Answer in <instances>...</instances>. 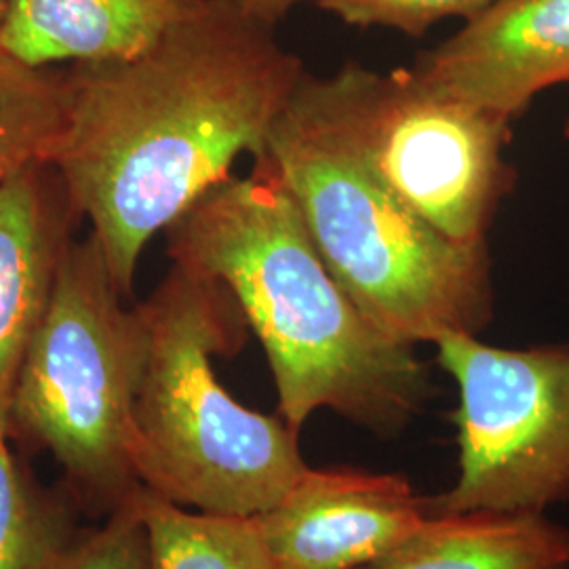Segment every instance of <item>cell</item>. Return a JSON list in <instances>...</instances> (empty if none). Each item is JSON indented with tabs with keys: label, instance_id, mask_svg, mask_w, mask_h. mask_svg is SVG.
Wrapping results in <instances>:
<instances>
[{
	"label": "cell",
	"instance_id": "12",
	"mask_svg": "<svg viewBox=\"0 0 569 569\" xmlns=\"http://www.w3.org/2000/svg\"><path fill=\"white\" fill-rule=\"evenodd\" d=\"M366 569H569V529L547 512L428 515L403 545Z\"/></svg>",
	"mask_w": 569,
	"mask_h": 569
},
{
	"label": "cell",
	"instance_id": "17",
	"mask_svg": "<svg viewBox=\"0 0 569 569\" xmlns=\"http://www.w3.org/2000/svg\"><path fill=\"white\" fill-rule=\"evenodd\" d=\"M498 0H317L333 18L359 28H390L422 37L437 21L470 20Z\"/></svg>",
	"mask_w": 569,
	"mask_h": 569
},
{
	"label": "cell",
	"instance_id": "7",
	"mask_svg": "<svg viewBox=\"0 0 569 569\" xmlns=\"http://www.w3.org/2000/svg\"><path fill=\"white\" fill-rule=\"evenodd\" d=\"M458 387V479L428 515L547 512L569 502V345L500 348L453 333L435 342Z\"/></svg>",
	"mask_w": 569,
	"mask_h": 569
},
{
	"label": "cell",
	"instance_id": "15",
	"mask_svg": "<svg viewBox=\"0 0 569 569\" xmlns=\"http://www.w3.org/2000/svg\"><path fill=\"white\" fill-rule=\"evenodd\" d=\"M63 108V72L30 68L0 51V183L30 164H47Z\"/></svg>",
	"mask_w": 569,
	"mask_h": 569
},
{
	"label": "cell",
	"instance_id": "5",
	"mask_svg": "<svg viewBox=\"0 0 569 569\" xmlns=\"http://www.w3.org/2000/svg\"><path fill=\"white\" fill-rule=\"evenodd\" d=\"M100 241H70L7 409L11 441L47 451L74 507L108 517L140 496L133 399L143 355Z\"/></svg>",
	"mask_w": 569,
	"mask_h": 569
},
{
	"label": "cell",
	"instance_id": "2",
	"mask_svg": "<svg viewBox=\"0 0 569 569\" xmlns=\"http://www.w3.org/2000/svg\"><path fill=\"white\" fill-rule=\"evenodd\" d=\"M173 264L220 281L264 348L279 413L296 435L329 409L397 437L432 395L413 346L373 326L329 270L270 164L218 183L167 230Z\"/></svg>",
	"mask_w": 569,
	"mask_h": 569
},
{
	"label": "cell",
	"instance_id": "11",
	"mask_svg": "<svg viewBox=\"0 0 569 569\" xmlns=\"http://www.w3.org/2000/svg\"><path fill=\"white\" fill-rule=\"evenodd\" d=\"M201 0H9L0 51L30 68L127 60Z\"/></svg>",
	"mask_w": 569,
	"mask_h": 569
},
{
	"label": "cell",
	"instance_id": "1",
	"mask_svg": "<svg viewBox=\"0 0 569 569\" xmlns=\"http://www.w3.org/2000/svg\"><path fill=\"white\" fill-rule=\"evenodd\" d=\"M306 72L277 28L234 0H201L133 58L63 72V122L47 164L91 222L124 298L143 247L228 180L241 154H264Z\"/></svg>",
	"mask_w": 569,
	"mask_h": 569
},
{
	"label": "cell",
	"instance_id": "20",
	"mask_svg": "<svg viewBox=\"0 0 569 569\" xmlns=\"http://www.w3.org/2000/svg\"><path fill=\"white\" fill-rule=\"evenodd\" d=\"M563 136L569 140V119L566 121V124H563Z\"/></svg>",
	"mask_w": 569,
	"mask_h": 569
},
{
	"label": "cell",
	"instance_id": "13",
	"mask_svg": "<svg viewBox=\"0 0 569 569\" xmlns=\"http://www.w3.org/2000/svg\"><path fill=\"white\" fill-rule=\"evenodd\" d=\"M148 569H279L256 515L188 510L142 489Z\"/></svg>",
	"mask_w": 569,
	"mask_h": 569
},
{
	"label": "cell",
	"instance_id": "10",
	"mask_svg": "<svg viewBox=\"0 0 569 569\" xmlns=\"http://www.w3.org/2000/svg\"><path fill=\"white\" fill-rule=\"evenodd\" d=\"M77 218L53 167L34 163L0 183V416L41 323Z\"/></svg>",
	"mask_w": 569,
	"mask_h": 569
},
{
	"label": "cell",
	"instance_id": "18",
	"mask_svg": "<svg viewBox=\"0 0 569 569\" xmlns=\"http://www.w3.org/2000/svg\"><path fill=\"white\" fill-rule=\"evenodd\" d=\"M234 2L251 18L277 28V23L284 20L293 11V7H298L302 0H234Z\"/></svg>",
	"mask_w": 569,
	"mask_h": 569
},
{
	"label": "cell",
	"instance_id": "4",
	"mask_svg": "<svg viewBox=\"0 0 569 569\" xmlns=\"http://www.w3.org/2000/svg\"><path fill=\"white\" fill-rule=\"evenodd\" d=\"M133 399V465L143 488L188 509L253 517L308 465L283 418L239 403L213 357L241 350L243 312L224 284L173 264L148 300Z\"/></svg>",
	"mask_w": 569,
	"mask_h": 569
},
{
	"label": "cell",
	"instance_id": "9",
	"mask_svg": "<svg viewBox=\"0 0 569 569\" xmlns=\"http://www.w3.org/2000/svg\"><path fill=\"white\" fill-rule=\"evenodd\" d=\"M409 70L432 93L515 121L569 82V0H498Z\"/></svg>",
	"mask_w": 569,
	"mask_h": 569
},
{
	"label": "cell",
	"instance_id": "19",
	"mask_svg": "<svg viewBox=\"0 0 569 569\" xmlns=\"http://www.w3.org/2000/svg\"><path fill=\"white\" fill-rule=\"evenodd\" d=\"M7 4H9V0H0V26H2L4 13H7Z\"/></svg>",
	"mask_w": 569,
	"mask_h": 569
},
{
	"label": "cell",
	"instance_id": "6",
	"mask_svg": "<svg viewBox=\"0 0 569 569\" xmlns=\"http://www.w3.org/2000/svg\"><path fill=\"white\" fill-rule=\"evenodd\" d=\"M327 89L369 163L403 203L458 244H488L517 182L505 152L512 121L432 93L409 68L346 61Z\"/></svg>",
	"mask_w": 569,
	"mask_h": 569
},
{
	"label": "cell",
	"instance_id": "3",
	"mask_svg": "<svg viewBox=\"0 0 569 569\" xmlns=\"http://www.w3.org/2000/svg\"><path fill=\"white\" fill-rule=\"evenodd\" d=\"M329 270L390 340L435 345L493 321L489 244H458L413 213L348 127L326 77L306 72L266 140Z\"/></svg>",
	"mask_w": 569,
	"mask_h": 569
},
{
	"label": "cell",
	"instance_id": "16",
	"mask_svg": "<svg viewBox=\"0 0 569 569\" xmlns=\"http://www.w3.org/2000/svg\"><path fill=\"white\" fill-rule=\"evenodd\" d=\"M140 496L103 517L98 528L77 529L41 569H148Z\"/></svg>",
	"mask_w": 569,
	"mask_h": 569
},
{
	"label": "cell",
	"instance_id": "8",
	"mask_svg": "<svg viewBox=\"0 0 569 569\" xmlns=\"http://www.w3.org/2000/svg\"><path fill=\"white\" fill-rule=\"evenodd\" d=\"M409 479L361 468H306L270 509L256 515L279 569H366L427 519Z\"/></svg>",
	"mask_w": 569,
	"mask_h": 569
},
{
	"label": "cell",
	"instance_id": "14",
	"mask_svg": "<svg viewBox=\"0 0 569 569\" xmlns=\"http://www.w3.org/2000/svg\"><path fill=\"white\" fill-rule=\"evenodd\" d=\"M74 502L41 486L11 449L0 416V569H41L77 533Z\"/></svg>",
	"mask_w": 569,
	"mask_h": 569
}]
</instances>
